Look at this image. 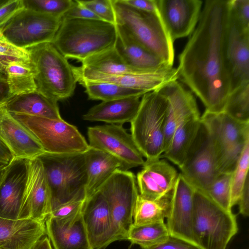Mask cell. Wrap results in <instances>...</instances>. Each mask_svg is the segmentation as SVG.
<instances>
[{"mask_svg":"<svg viewBox=\"0 0 249 249\" xmlns=\"http://www.w3.org/2000/svg\"><path fill=\"white\" fill-rule=\"evenodd\" d=\"M33 249H53L49 238L42 237L36 244Z\"/></svg>","mask_w":249,"mask_h":249,"instance_id":"816d5d0a","label":"cell"},{"mask_svg":"<svg viewBox=\"0 0 249 249\" xmlns=\"http://www.w3.org/2000/svg\"></svg>","mask_w":249,"mask_h":249,"instance_id":"680465c9","label":"cell"},{"mask_svg":"<svg viewBox=\"0 0 249 249\" xmlns=\"http://www.w3.org/2000/svg\"><path fill=\"white\" fill-rule=\"evenodd\" d=\"M7 165H3L1 166H0V183L2 180V178H3V176L4 174L5 170H6V167Z\"/></svg>","mask_w":249,"mask_h":249,"instance_id":"f5cc1de1","label":"cell"},{"mask_svg":"<svg viewBox=\"0 0 249 249\" xmlns=\"http://www.w3.org/2000/svg\"><path fill=\"white\" fill-rule=\"evenodd\" d=\"M7 76L5 71H0V107L4 106L11 99Z\"/></svg>","mask_w":249,"mask_h":249,"instance_id":"681fc988","label":"cell"},{"mask_svg":"<svg viewBox=\"0 0 249 249\" xmlns=\"http://www.w3.org/2000/svg\"><path fill=\"white\" fill-rule=\"evenodd\" d=\"M173 190L155 200L146 199L139 195L133 211V225L141 226L164 222L169 210Z\"/></svg>","mask_w":249,"mask_h":249,"instance_id":"4dcf8cb0","label":"cell"},{"mask_svg":"<svg viewBox=\"0 0 249 249\" xmlns=\"http://www.w3.org/2000/svg\"><path fill=\"white\" fill-rule=\"evenodd\" d=\"M4 107L12 114L62 119L57 102L45 97L36 90L14 96Z\"/></svg>","mask_w":249,"mask_h":249,"instance_id":"f1b7e54d","label":"cell"},{"mask_svg":"<svg viewBox=\"0 0 249 249\" xmlns=\"http://www.w3.org/2000/svg\"><path fill=\"white\" fill-rule=\"evenodd\" d=\"M223 112L237 121L249 123V82L229 93Z\"/></svg>","mask_w":249,"mask_h":249,"instance_id":"d590c367","label":"cell"},{"mask_svg":"<svg viewBox=\"0 0 249 249\" xmlns=\"http://www.w3.org/2000/svg\"><path fill=\"white\" fill-rule=\"evenodd\" d=\"M101 20L115 24V16L112 0H79Z\"/></svg>","mask_w":249,"mask_h":249,"instance_id":"60d3db41","label":"cell"},{"mask_svg":"<svg viewBox=\"0 0 249 249\" xmlns=\"http://www.w3.org/2000/svg\"><path fill=\"white\" fill-rule=\"evenodd\" d=\"M230 16L241 29L249 31V0H230Z\"/></svg>","mask_w":249,"mask_h":249,"instance_id":"b9f144b4","label":"cell"},{"mask_svg":"<svg viewBox=\"0 0 249 249\" xmlns=\"http://www.w3.org/2000/svg\"><path fill=\"white\" fill-rule=\"evenodd\" d=\"M201 123L200 113L188 116L178 124L170 144L160 159L165 158L180 167L195 140Z\"/></svg>","mask_w":249,"mask_h":249,"instance_id":"f546056e","label":"cell"},{"mask_svg":"<svg viewBox=\"0 0 249 249\" xmlns=\"http://www.w3.org/2000/svg\"><path fill=\"white\" fill-rule=\"evenodd\" d=\"M14 158L5 145L0 140V162L7 165L13 160Z\"/></svg>","mask_w":249,"mask_h":249,"instance_id":"f907efd6","label":"cell"},{"mask_svg":"<svg viewBox=\"0 0 249 249\" xmlns=\"http://www.w3.org/2000/svg\"><path fill=\"white\" fill-rule=\"evenodd\" d=\"M115 47L125 64L138 72L151 71L168 66L161 58L139 43L127 32L116 26Z\"/></svg>","mask_w":249,"mask_h":249,"instance_id":"484cf974","label":"cell"},{"mask_svg":"<svg viewBox=\"0 0 249 249\" xmlns=\"http://www.w3.org/2000/svg\"><path fill=\"white\" fill-rule=\"evenodd\" d=\"M195 189L182 174L179 173L173 190L165 224L170 237L198 247L193 233V197Z\"/></svg>","mask_w":249,"mask_h":249,"instance_id":"5bb4252c","label":"cell"},{"mask_svg":"<svg viewBox=\"0 0 249 249\" xmlns=\"http://www.w3.org/2000/svg\"><path fill=\"white\" fill-rule=\"evenodd\" d=\"M78 83L85 88V92L90 100L109 101L131 96H142L146 93L111 83L84 80Z\"/></svg>","mask_w":249,"mask_h":249,"instance_id":"e575fe53","label":"cell"},{"mask_svg":"<svg viewBox=\"0 0 249 249\" xmlns=\"http://www.w3.org/2000/svg\"><path fill=\"white\" fill-rule=\"evenodd\" d=\"M249 141L246 144L241 156L231 173V206L237 204L247 178L249 177Z\"/></svg>","mask_w":249,"mask_h":249,"instance_id":"8d00e7d4","label":"cell"},{"mask_svg":"<svg viewBox=\"0 0 249 249\" xmlns=\"http://www.w3.org/2000/svg\"><path fill=\"white\" fill-rule=\"evenodd\" d=\"M74 71L77 82L84 80L111 83L146 93L157 90L178 78L177 68L173 67L118 75L99 73L81 67H74Z\"/></svg>","mask_w":249,"mask_h":249,"instance_id":"4fadbf2b","label":"cell"},{"mask_svg":"<svg viewBox=\"0 0 249 249\" xmlns=\"http://www.w3.org/2000/svg\"><path fill=\"white\" fill-rule=\"evenodd\" d=\"M30 172V160L14 158L0 183V217L19 219Z\"/></svg>","mask_w":249,"mask_h":249,"instance_id":"9a60e30c","label":"cell"},{"mask_svg":"<svg viewBox=\"0 0 249 249\" xmlns=\"http://www.w3.org/2000/svg\"><path fill=\"white\" fill-rule=\"evenodd\" d=\"M170 236L164 222L130 227L127 237L131 246L150 249L166 241Z\"/></svg>","mask_w":249,"mask_h":249,"instance_id":"836d02e7","label":"cell"},{"mask_svg":"<svg viewBox=\"0 0 249 249\" xmlns=\"http://www.w3.org/2000/svg\"><path fill=\"white\" fill-rule=\"evenodd\" d=\"M5 65L1 63L0 62V67H3V68H5Z\"/></svg>","mask_w":249,"mask_h":249,"instance_id":"11a10c76","label":"cell"},{"mask_svg":"<svg viewBox=\"0 0 249 249\" xmlns=\"http://www.w3.org/2000/svg\"><path fill=\"white\" fill-rule=\"evenodd\" d=\"M89 147L104 151L116 159L122 170L143 166V156L131 134L122 125L105 124L88 128Z\"/></svg>","mask_w":249,"mask_h":249,"instance_id":"7c38bea8","label":"cell"},{"mask_svg":"<svg viewBox=\"0 0 249 249\" xmlns=\"http://www.w3.org/2000/svg\"><path fill=\"white\" fill-rule=\"evenodd\" d=\"M23 8V0H3L0 4V28Z\"/></svg>","mask_w":249,"mask_h":249,"instance_id":"ee69618b","label":"cell"},{"mask_svg":"<svg viewBox=\"0 0 249 249\" xmlns=\"http://www.w3.org/2000/svg\"><path fill=\"white\" fill-rule=\"evenodd\" d=\"M115 24L101 19L63 17L52 43L66 58L82 62L115 47Z\"/></svg>","mask_w":249,"mask_h":249,"instance_id":"7a4b0ae2","label":"cell"},{"mask_svg":"<svg viewBox=\"0 0 249 249\" xmlns=\"http://www.w3.org/2000/svg\"><path fill=\"white\" fill-rule=\"evenodd\" d=\"M45 224L46 233L53 249H92L82 212L64 219L48 216Z\"/></svg>","mask_w":249,"mask_h":249,"instance_id":"cb8c5ba5","label":"cell"},{"mask_svg":"<svg viewBox=\"0 0 249 249\" xmlns=\"http://www.w3.org/2000/svg\"><path fill=\"white\" fill-rule=\"evenodd\" d=\"M108 204L113 225L112 242L127 240L133 224L134 207L139 195L136 178L128 170H118L99 190Z\"/></svg>","mask_w":249,"mask_h":249,"instance_id":"ba28073f","label":"cell"},{"mask_svg":"<svg viewBox=\"0 0 249 249\" xmlns=\"http://www.w3.org/2000/svg\"><path fill=\"white\" fill-rule=\"evenodd\" d=\"M150 249H200L180 239L170 237L165 242Z\"/></svg>","mask_w":249,"mask_h":249,"instance_id":"7dc6e473","label":"cell"},{"mask_svg":"<svg viewBox=\"0 0 249 249\" xmlns=\"http://www.w3.org/2000/svg\"><path fill=\"white\" fill-rule=\"evenodd\" d=\"M14 61L30 62L28 50L13 45L0 35V62L6 66Z\"/></svg>","mask_w":249,"mask_h":249,"instance_id":"ab89813d","label":"cell"},{"mask_svg":"<svg viewBox=\"0 0 249 249\" xmlns=\"http://www.w3.org/2000/svg\"><path fill=\"white\" fill-rule=\"evenodd\" d=\"M45 234V222L0 217V249H33Z\"/></svg>","mask_w":249,"mask_h":249,"instance_id":"d4e9b609","label":"cell"},{"mask_svg":"<svg viewBox=\"0 0 249 249\" xmlns=\"http://www.w3.org/2000/svg\"><path fill=\"white\" fill-rule=\"evenodd\" d=\"M4 71L13 97L36 90L34 71L30 61L11 62L6 65Z\"/></svg>","mask_w":249,"mask_h":249,"instance_id":"d6a6232c","label":"cell"},{"mask_svg":"<svg viewBox=\"0 0 249 249\" xmlns=\"http://www.w3.org/2000/svg\"><path fill=\"white\" fill-rule=\"evenodd\" d=\"M224 53L231 92L249 82V31L241 29L236 24L230 16V11Z\"/></svg>","mask_w":249,"mask_h":249,"instance_id":"2e32d148","label":"cell"},{"mask_svg":"<svg viewBox=\"0 0 249 249\" xmlns=\"http://www.w3.org/2000/svg\"><path fill=\"white\" fill-rule=\"evenodd\" d=\"M62 18L24 7L0 28V35L13 45L24 49L52 43Z\"/></svg>","mask_w":249,"mask_h":249,"instance_id":"30bf717a","label":"cell"},{"mask_svg":"<svg viewBox=\"0 0 249 249\" xmlns=\"http://www.w3.org/2000/svg\"><path fill=\"white\" fill-rule=\"evenodd\" d=\"M23 0L26 8L58 18H63L75 3L72 0Z\"/></svg>","mask_w":249,"mask_h":249,"instance_id":"f35d334b","label":"cell"},{"mask_svg":"<svg viewBox=\"0 0 249 249\" xmlns=\"http://www.w3.org/2000/svg\"><path fill=\"white\" fill-rule=\"evenodd\" d=\"M82 215L92 249H105L112 243L113 225L109 209L99 191L87 198Z\"/></svg>","mask_w":249,"mask_h":249,"instance_id":"ffe728a7","label":"cell"},{"mask_svg":"<svg viewBox=\"0 0 249 249\" xmlns=\"http://www.w3.org/2000/svg\"><path fill=\"white\" fill-rule=\"evenodd\" d=\"M230 0H207L194 32L178 56V78L205 110L223 111L231 84L225 58Z\"/></svg>","mask_w":249,"mask_h":249,"instance_id":"6da1fadb","label":"cell"},{"mask_svg":"<svg viewBox=\"0 0 249 249\" xmlns=\"http://www.w3.org/2000/svg\"><path fill=\"white\" fill-rule=\"evenodd\" d=\"M179 168L194 188L204 194L220 174L213 141L201 120L196 136Z\"/></svg>","mask_w":249,"mask_h":249,"instance_id":"8fae6325","label":"cell"},{"mask_svg":"<svg viewBox=\"0 0 249 249\" xmlns=\"http://www.w3.org/2000/svg\"><path fill=\"white\" fill-rule=\"evenodd\" d=\"M0 71H4V68L0 67Z\"/></svg>","mask_w":249,"mask_h":249,"instance_id":"db71d44e","label":"cell"},{"mask_svg":"<svg viewBox=\"0 0 249 249\" xmlns=\"http://www.w3.org/2000/svg\"><path fill=\"white\" fill-rule=\"evenodd\" d=\"M141 96L102 101L91 107L83 116L84 120L123 125L131 123L140 108Z\"/></svg>","mask_w":249,"mask_h":249,"instance_id":"4316f807","label":"cell"},{"mask_svg":"<svg viewBox=\"0 0 249 249\" xmlns=\"http://www.w3.org/2000/svg\"><path fill=\"white\" fill-rule=\"evenodd\" d=\"M87 175V198L97 191L105 182L118 170L122 169L120 162L110 155L89 147L84 153Z\"/></svg>","mask_w":249,"mask_h":249,"instance_id":"83f0119b","label":"cell"},{"mask_svg":"<svg viewBox=\"0 0 249 249\" xmlns=\"http://www.w3.org/2000/svg\"><path fill=\"white\" fill-rule=\"evenodd\" d=\"M12 115L34 134L46 153L59 155L84 153L89 148L77 128L63 119Z\"/></svg>","mask_w":249,"mask_h":249,"instance_id":"9c48e42d","label":"cell"},{"mask_svg":"<svg viewBox=\"0 0 249 249\" xmlns=\"http://www.w3.org/2000/svg\"><path fill=\"white\" fill-rule=\"evenodd\" d=\"M33 67L36 91L58 102L71 97L77 83L74 67L50 42L27 49Z\"/></svg>","mask_w":249,"mask_h":249,"instance_id":"277c9868","label":"cell"},{"mask_svg":"<svg viewBox=\"0 0 249 249\" xmlns=\"http://www.w3.org/2000/svg\"><path fill=\"white\" fill-rule=\"evenodd\" d=\"M163 24L174 42L191 35L198 22L201 0H157Z\"/></svg>","mask_w":249,"mask_h":249,"instance_id":"e0dca14e","label":"cell"},{"mask_svg":"<svg viewBox=\"0 0 249 249\" xmlns=\"http://www.w3.org/2000/svg\"><path fill=\"white\" fill-rule=\"evenodd\" d=\"M238 231L236 216L213 202L204 193L195 189L193 197V233L200 249H226Z\"/></svg>","mask_w":249,"mask_h":249,"instance_id":"5b68a950","label":"cell"},{"mask_svg":"<svg viewBox=\"0 0 249 249\" xmlns=\"http://www.w3.org/2000/svg\"><path fill=\"white\" fill-rule=\"evenodd\" d=\"M63 17L73 18L100 19L92 12L81 4L78 0H75V4L64 14Z\"/></svg>","mask_w":249,"mask_h":249,"instance_id":"f6af8a7d","label":"cell"},{"mask_svg":"<svg viewBox=\"0 0 249 249\" xmlns=\"http://www.w3.org/2000/svg\"><path fill=\"white\" fill-rule=\"evenodd\" d=\"M178 176L176 169L164 160L145 161L136 177L139 195L147 199H160L173 190Z\"/></svg>","mask_w":249,"mask_h":249,"instance_id":"44dd1931","label":"cell"},{"mask_svg":"<svg viewBox=\"0 0 249 249\" xmlns=\"http://www.w3.org/2000/svg\"><path fill=\"white\" fill-rule=\"evenodd\" d=\"M200 119L213 141L216 160L224 151L249 141V123L237 121L223 112L214 113L206 110Z\"/></svg>","mask_w":249,"mask_h":249,"instance_id":"603a6c76","label":"cell"},{"mask_svg":"<svg viewBox=\"0 0 249 249\" xmlns=\"http://www.w3.org/2000/svg\"><path fill=\"white\" fill-rule=\"evenodd\" d=\"M115 25L127 32L136 41L173 67L174 42L160 14L134 8L124 0H112Z\"/></svg>","mask_w":249,"mask_h":249,"instance_id":"3957f363","label":"cell"},{"mask_svg":"<svg viewBox=\"0 0 249 249\" xmlns=\"http://www.w3.org/2000/svg\"><path fill=\"white\" fill-rule=\"evenodd\" d=\"M0 140L15 159L31 160L45 152L34 134L4 106L0 107Z\"/></svg>","mask_w":249,"mask_h":249,"instance_id":"d6986e66","label":"cell"},{"mask_svg":"<svg viewBox=\"0 0 249 249\" xmlns=\"http://www.w3.org/2000/svg\"><path fill=\"white\" fill-rule=\"evenodd\" d=\"M239 213L244 217L249 214V178H247L239 198L237 204Z\"/></svg>","mask_w":249,"mask_h":249,"instance_id":"c3c4849f","label":"cell"},{"mask_svg":"<svg viewBox=\"0 0 249 249\" xmlns=\"http://www.w3.org/2000/svg\"><path fill=\"white\" fill-rule=\"evenodd\" d=\"M51 193L40 160H30L28 182L19 218L45 222L51 212Z\"/></svg>","mask_w":249,"mask_h":249,"instance_id":"ac0fdd59","label":"cell"},{"mask_svg":"<svg viewBox=\"0 0 249 249\" xmlns=\"http://www.w3.org/2000/svg\"><path fill=\"white\" fill-rule=\"evenodd\" d=\"M3 0H0V4L3 1Z\"/></svg>","mask_w":249,"mask_h":249,"instance_id":"6f0895ef","label":"cell"},{"mask_svg":"<svg viewBox=\"0 0 249 249\" xmlns=\"http://www.w3.org/2000/svg\"><path fill=\"white\" fill-rule=\"evenodd\" d=\"M86 199V196L79 197L62 204L52 210L48 216L60 219L74 215L82 212Z\"/></svg>","mask_w":249,"mask_h":249,"instance_id":"7bdbcfd3","label":"cell"},{"mask_svg":"<svg viewBox=\"0 0 249 249\" xmlns=\"http://www.w3.org/2000/svg\"><path fill=\"white\" fill-rule=\"evenodd\" d=\"M231 173L219 174L205 194L213 202L222 208L231 211Z\"/></svg>","mask_w":249,"mask_h":249,"instance_id":"74e56055","label":"cell"},{"mask_svg":"<svg viewBox=\"0 0 249 249\" xmlns=\"http://www.w3.org/2000/svg\"><path fill=\"white\" fill-rule=\"evenodd\" d=\"M129 5L148 13L160 14L157 0H124Z\"/></svg>","mask_w":249,"mask_h":249,"instance_id":"bcb514c9","label":"cell"},{"mask_svg":"<svg viewBox=\"0 0 249 249\" xmlns=\"http://www.w3.org/2000/svg\"><path fill=\"white\" fill-rule=\"evenodd\" d=\"M81 63L82 68L104 74L118 75L138 72L125 64L115 47L91 55Z\"/></svg>","mask_w":249,"mask_h":249,"instance_id":"1f68e13d","label":"cell"},{"mask_svg":"<svg viewBox=\"0 0 249 249\" xmlns=\"http://www.w3.org/2000/svg\"><path fill=\"white\" fill-rule=\"evenodd\" d=\"M167 102L158 90L144 94L140 108L131 123V135L146 159H160L164 151V136Z\"/></svg>","mask_w":249,"mask_h":249,"instance_id":"52a82bcc","label":"cell"},{"mask_svg":"<svg viewBox=\"0 0 249 249\" xmlns=\"http://www.w3.org/2000/svg\"><path fill=\"white\" fill-rule=\"evenodd\" d=\"M158 90L167 102L164 136V152L170 144L179 122L183 118L199 114V112L192 92L177 80L170 82Z\"/></svg>","mask_w":249,"mask_h":249,"instance_id":"7402d4cb","label":"cell"},{"mask_svg":"<svg viewBox=\"0 0 249 249\" xmlns=\"http://www.w3.org/2000/svg\"><path fill=\"white\" fill-rule=\"evenodd\" d=\"M5 165V164H2V163L0 162V166H1L2 165Z\"/></svg>","mask_w":249,"mask_h":249,"instance_id":"9f6ffc18","label":"cell"},{"mask_svg":"<svg viewBox=\"0 0 249 249\" xmlns=\"http://www.w3.org/2000/svg\"><path fill=\"white\" fill-rule=\"evenodd\" d=\"M38 158L51 191V212L76 198L86 196L84 153L59 155L45 152Z\"/></svg>","mask_w":249,"mask_h":249,"instance_id":"8992f818","label":"cell"}]
</instances>
